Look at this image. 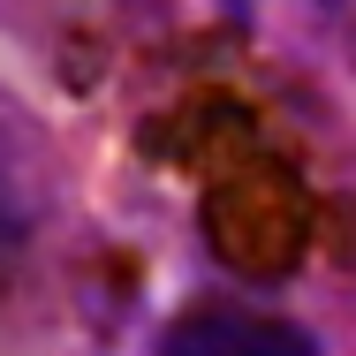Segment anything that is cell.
<instances>
[{
    "instance_id": "7a4b0ae2",
    "label": "cell",
    "mask_w": 356,
    "mask_h": 356,
    "mask_svg": "<svg viewBox=\"0 0 356 356\" xmlns=\"http://www.w3.org/2000/svg\"><path fill=\"white\" fill-rule=\"evenodd\" d=\"M8 235H15V213H8V197H0V243H8Z\"/></svg>"
},
{
    "instance_id": "6da1fadb",
    "label": "cell",
    "mask_w": 356,
    "mask_h": 356,
    "mask_svg": "<svg viewBox=\"0 0 356 356\" xmlns=\"http://www.w3.org/2000/svg\"><path fill=\"white\" fill-rule=\"evenodd\" d=\"M159 356H318V341L303 326L281 318H250V311H205V318H182Z\"/></svg>"
}]
</instances>
